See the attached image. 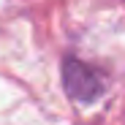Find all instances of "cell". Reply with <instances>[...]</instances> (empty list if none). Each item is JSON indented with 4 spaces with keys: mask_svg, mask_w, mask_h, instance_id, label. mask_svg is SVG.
<instances>
[{
    "mask_svg": "<svg viewBox=\"0 0 125 125\" xmlns=\"http://www.w3.org/2000/svg\"><path fill=\"white\" fill-rule=\"evenodd\" d=\"M68 76H76V79L82 82V95H84V98H90V95L98 90V82H95V76H93L87 68H79L76 62H68Z\"/></svg>",
    "mask_w": 125,
    "mask_h": 125,
    "instance_id": "6da1fadb",
    "label": "cell"
}]
</instances>
